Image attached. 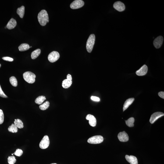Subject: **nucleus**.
<instances>
[{
  "label": "nucleus",
  "instance_id": "nucleus-1",
  "mask_svg": "<svg viewBox=\"0 0 164 164\" xmlns=\"http://www.w3.org/2000/svg\"><path fill=\"white\" fill-rule=\"evenodd\" d=\"M38 22L41 26H44L49 22L48 15L46 11L42 10L39 12L37 16Z\"/></svg>",
  "mask_w": 164,
  "mask_h": 164
},
{
  "label": "nucleus",
  "instance_id": "nucleus-2",
  "mask_svg": "<svg viewBox=\"0 0 164 164\" xmlns=\"http://www.w3.org/2000/svg\"><path fill=\"white\" fill-rule=\"evenodd\" d=\"M95 36L94 34L90 35L86 43V48L88 53H91L92 51L95 43Z\"/></svg>",
  "mask_w": 164,
  "mask_h": 164
},
{
  "label": "nucleus",
  "instance_id": "nucleus-3",
  "mask_svg": "<svg viewBox=\"0 0 164 164\" xmlns=\"http://www.w3.org/2000/svg\"><path fill=\"white\" fill-rule=\"evenodd\" d=\"M23 76L24 80L29 83L33 84L35 81L36 75L31 72H25Z\"/></svg>",
  "mask_w": 164,
  "mask_h": 164
},
{
  "label": "nucleus",
  "instance_id": "nucleus-4",
  "mask_svg": "<svg viewBox=\"0 0 164 164\" xmlns=\"http://www.w3.org/2000/svg\"><path fill=\"white\" fill-rule=\"evenodd\" d=\"M103 140V137L102 136H95L89 138L87 140V142L90 144H99L102 142Z\"/></svg>",
  "mask_w": 164,
  "mask_h": 164
},
{
  "label": "nucleus",
  "instance_id": "nucleus-5",
  "mask_svg": "<svg viewBox=\"0 0 164 164\" xmlns=\"http://www.w3.org/2000/svg\"><path fill=\"white\" fill-rule=\"evenodd\" d=\"M50 140L48 136H44L42 140L39 144L40 148L41 149H44L47 148L49 146Z\"/></svg>",
  "mask_w": 164,
  "mask_h": 164
},
{
  "label": "nucleus",
  "instance_id": "nucleus-6",
  "mask_svg": "<svg viewBox=\"0 0 164 164\" xmlns=\"http://www.w3.org/2000/svg\"><path fill=\"white\" fill-rule=\"evenodd\" d=\"M59 58L60 55L59 53L56 51H53L49 55L48 59L50 62L54 63L57 61Z\"/></svg>",
  "mask_w": 164,
  "mask_h": 164
},
{
  "label": "nucleus",
  "instance_id": "nucleus-7",
  "mask_svg": "<svg viewBox=\"0 0 164 164\" xmlns=\"http://www.w3.org/2000/svg\"><path fill=\"white\" fill-rule=\"evenodd\" d=\"M73 83L71 75L68 74L67 76V79L64 80L62 83V86L64 88H68L70 87Z\"/></svg>",
  "mask_w": 164,
  "mask_h": 164
},
{
  "label": "nucleus",
  "instance_id": "nucleus-8",
  "mask_svg": "<svg viewBox=\"0 0 164 164\" xmlns=\"http://www.w3.org/2000/svg\"><path fill=\"white\" fill-rule=\"evenodd\" d=\"M84 5V1L82 0H76L71 4L70 6L73 9H77L82 7Z\"/></svg>",
  "mask_w": 164,
  "mask_h": 164
},
{
  "label": "nucleus",
  "instance_id": "nucleus-9",
  "mask_svg": "<svg viewBox=\"0 0 164 164\" xmlns=\"http://www.w3.org/2000/svg\"><path fill=\"white\" fill-rule=\"evenodd\" d=\"M164 114L161 112H157L153 114L150 118V122L151 124L154 123L157 119L164 116Z\"/></svg>",
  "mask_w": 164,
  "mask_h": 164
},
{
  "label": "nucleus",
  "instance_id": "nucleus-10",
  "mask_svg": "<svg viewBox=\"0 0 164 164\" xmlns=\"http://www.w3.org/2000/svg\"><path fill=\"white\" fill-rule=\"evenodd\" d=\"M113 7L119 12H122L125 10V6L124 4L120 1H117L114 3Z\"/></svg>",
  "mask_w": 164,
  "mask_h": 164
},
{
  "label": "nucleus",
  "instance_id": "nucleus-11",
  "mask_svg": "<svg viewBox=\"0 0 164 164\" xmlns=\"http://www.w3.org/2000/svg\"><path fill=\"white\" fill-rule=\"evenodd\" d=\"M118 137L119 141L122 142H126L129 140V136L125 131L119 133L118 134Z\"/></svg>",
  "mask_w": 164,
  "mask_h": 164
},
{
  "label": "nucleus",
  "instance_id": "nucleus-12",
  "mask_svg": "<svg viewBox=\"0 0 164 164\" xmlns=\"http://www.w3.org/2000/svg\"><path fill=\"white\" fill-rule=\"evenodd\" d=\"M163 41V38L162 36H159L157 37L154 41V46L157 49L160 48L162 46Z\"/></svg>",
  "mask_w": 164,
  "mask_h": 164
},
{
  "label": "nucleus",
  "instance_id": "nucleus-13",
  "mask_svg": "<svg viewBox=\"0 0 164 164\" xmlns=\"http://www.w3.org/2000/svg\"><path fill=\"white\" fill-rule=\"evenodd\" d=\"M87 120H89V123L90 125L94 127L96 125V119L92 115L88 114L86 117Z\"/></svg>",
  "mask_w": 164,
  "mask_h": 164
},
{
  "label": "nucleus",
  "instance_id": "nucleus-14",
  "mask_svg": "<svg viewBox=\"0 0 164 164\" xmlns=\"http://www.w3.org/2000/svg\"><path fill=\"white\" fill-rule=\"evenodd\" d=\"M148 71V67L146 65H144L136 72V74L138 76H144Z\"/></svg>",
  "mask_w": 164,
  "mask_h": 164
},
{
  "label": "nucleus",
  "instance_id": "nucleus-15",
  "mask_svg": "<svg viewBox=\"0 0 164 164\" xmlns=\"http://www.w3.org/2000/svg\"><path fill=\"white\" fill-rule=\"evenodd\" d=\"M125 158L126 161L130 164H138L137 158L135 156L133 155L129 156L128 155H126Z\"/></svg>",
  "mask_w": 164,
  "mask_h": 164
},
{
  "label": "nucleus",
  "instance_id": "nucleus-16",
  "mask_svg": "<svg viewBox=\"0 0 164 164\" xmlns=\"http://www.w3.org/2000/svg\"><path fill=\"white\" fill-rule=\"evenodd\" d=\"M16 24L17 23L16 20L13 18H11L7 24V28L9 30L14 29L16 27Z\"/></svg>",
  "mask_w": 164,
  "mask_h": 164
},
{
  "label": "nucleus",
  "instance_id": "nucleus-17",
  "mask_svg": "<svg viewBox=\"0 0 164 164\" xmlns=\"http://www.w3.org/2000/svg\"><path fill=\"white\" fill-rule=\"evenodd\" d=\"M134 98H130L126 100L123 105V111H124L127 109L133 103L134 100Z\"/></svg>",
  "mask_w": 164,
  "mask_h": 164
},
{
  "label": "nucleus",
  "instance_id": "nucleus-18",
  "mask_svg": "<svg viewBox=\"0 0 164 164\" xmlns=\"http://www.w3.org/2000/svg\"><path fill=\"white\" fill-rule=\"evenodd\" d=\"M25 13V7L22 6L20 8H18L17 10V13L19 15L21 18H22L24 16Z\"/></svg>",
  "mask_w": 164,
  "mask_h": 164
},
{
  "label": "nucleus",
  "instance_id": "nucleus-19",
  "mask_svg": "<svg viewBox=\"0 0 164 164\" xmlns=\"http://www.w3.org/2000/svg\"><path fill=\"white\" fill-rule=\"evenodd\" d=\"M41 50L39 49H38L33 51L31 54V58L32 59H36L41 54Z\"/></svg>",
  "mask_w": 164,
  "mask_h": 164
},
{
  "label": "nucleus",
  "instance_id": "nucleus-20",
  "mask_svg": "<svg viewBox=\"0 0 164 164\" xmlns=\"http://www.w3.org/2000/svg\"><path fill=\"white\" fill-rule=\"evenodd\" d=\"M30 48V46L27 44H22L18 47L19 50L21 51H27Z\"/></svg>",
  "mask_w": 164,
  "mask_h": 164
},
{
  "label": "nucleus",
  "instance_id": "nucleus-21",
  "mask_svg": "<svg viewBox=\"0 0 164 164\" xmlns=\"http://www.w3.org/2000/svg\"><path fill=\"white\" fill-rule=\"evenodd\" d=\"M14 124L18 128L22 129L24 127L22 121L19 119H15Z\"/></svg>",
  "mask_w": 164,
  "mask_h": 164
},
{
  "label": "nucleus",
  "instance_id": "nucleus-22",
  "mask_svg": "<svg viewBox=\"0 0 164 164\" xmlns=\"http://www.w3.org/2000/svg\"><path fill=\"white\" fill-rule=\"evenodd\" d=\"M135 119L133 117H131L125 121L126 124L129 127H133L134 126V123Z\"/></svg>",
  "mask_w": 164,
  "mask_h": 164
},
{
  "label": "nucleus",
  "instance_id": "nucleus-23",
  "mask_svg": "<svg viewBox=\"0 0 164 164\" xmlns=\"http://www.w3.org/2000/svg\"><path fill=\"white\" fill-rule=\"evenodd\" d=\"M46 99V97L44 96H41L37 97L35 100V102L36 103L40 105L43 103V102Z\"/></svg>",
  "mask_w": 164,
  "mask_h": 164
},
{
  "label": "nucleus",
  "instance_id": "nucleus-24",
  "mask_svg": "<svg viewBox=\"0 0 164 164\" xmlns=\"http://www.w3.org/2000/svg\"><path fill=\"white\" fill-rule=\"evenodd\" d=\"M8 131L12 133H16L18 132V128L14 124H12L8 128Z\"/></svg>",
  "mask_w": 164,
  "mask_h": 164
},
{
  "label": "nucleus",
  "instance_id": "nucleus-25",
  "mask_svg": "<svg viewBox=\"0 0 164 164\" xmlns=\"http://www.w3.org/2000/svg\"><path fill=\"white\" fill-rule=\"evenodd\" d=\"M50 105V103L48 101H47L44 103L41 104L39 106L40 109L42 110H45L48 109Z\"/></svg>",
  "mask_w": 164,
  "mask_h": 164
},
{
  "label": "nucleus",
  "instance_id": "nucleus-26",
  "mask_svg": "<svg viewBox=\"0 0 164 164\" xmlns=\"http://www.w3.org/2000/svg\"><path fill=\"white\" fill-rule=\"evenodd\" d=\"M9 82L10 84L13 86L16 87L17 86V80L14 76H12L10 78Z\"/></svg>",
  "mask_w": 164,
  "mask_h": 164
},
{
  "label": "nucleus",
  "instance_id": "nucleus-27",
  "mask_svg": "<svg viewBox=\"0 0 164 164\" xmlns=\"http://www.w3.org/2000/svg\"><path fill=\"white\" fill-rule=\"evenodd\" d=\"M16 161V159L14 156H10L8 157V162L9 164H14Z\"/></svg>",
  "mask_w": 164,
  "mask_h": 164
},
{
  "label": "nucleus",
  "instance_id": "nucleus-28",
  "mask_svg": "<svg viewBox=\"0 0 164 164\" xmlns=\"http://www.w3.org/2000/svg\"><path fill=\"white\" fill-rule=\"evenodd\" d=\"M23 151L21 149H16V151L13 154L16 156L18 157H20L23 154Z\"/></svg>",
  "mask_w": 164,
  "mask_h": 164
},
{
  "label": "nucleus",
  "instance_id": "nucleus-29",
  "mask_svg": "<svg viewBox=\"0 0 164 164\" xmlns=\"http://www.w3.org/2000/svg\"><path fill=\"white\" fill-rule=\"evenodd\" d=\"M4 120V115L2 110L0 109V124L3 123Z\"/></svg>",
  "mask_w": 164,
  "mask_h": 164
},
{
  "label": "nucleus",
  "instance_id": "nucleus-30",
  "mask_svg": "<svg viewBox=\"0 0 164 164\" xmlns=\"http://www.w3.org/2000/svg\"><path fill=\"white\" fill-rule=\"evenodd\" d=\"M0 96L3 98H7V96L5 95L3 91H2L0 85Z\"/></svg>",
  "mask_w": 164,
  "mask_h": 164
},
{
  "label": "nucleus",
  "instance_id": "nucleus-31",
  "mask_svg": "<svg viewBox=\"0 0 164 164\" xmlns=\"http://www.w3.org/2000/svg\"><path fill=\"white\" fill-rule=\"evenodd\" d=\"M2 59L4 60L9 61L10 62H12L13 61V58L9 57H4L2 58Z\"/></svg>",
  "mask_w": 164,
  "mask_h": 164
},
{
  "label": "nucleus",
  "instance_id": "nucleus-32",
  "mask_svg": "<svg viewBox=\"0 0 164 164\" xmlns=\"http://www.w3.org/2000/svg\"><path fill=\"white\" fill-rule=\"evenodd\" d=\"M91 98L92 100L94 101H100L99 98L96 96H92Z\"/></svg>",
  "mask_w": 164,
  "mask_h": 164
},
{
  "label": "nucleus",
  "instance_id": "nucleus-33",
  "mask_svg": "<svg viewBox=\"0 0 164 164\" xmlns=\"http://www.w3.org/2000/svg\"><path fill=\"white\" fill-rule=\"evenodd\" d=\"M158 95L161 98H164V91H160L158 93Z\"/></svg>",
  "mask_w": 164,
  "mask_h": 164
},
{
  "label": "nucleus",
  "instance_id": "nucleus-34",
  "mask_svg": "<svg viewBox=\"0 0 164 164\" xmlns=\"http://www.w3.org/2000/svg\"><path fill=\"white\" fill-rule=\"evenodd\" d=\"M57 164L56 163H53V164Z\"/></svg>",
  "mask_w": 164,
  "mask_h": 164
},
{
  "label": "nucleus",
  "instance_id": "nucleus-35",
  "mask_svg": "<svg viewBox=\"0 0 164 164\" xmlns=\"http://www.w3.org/2000/svg\"><path fill=\"white\" fill-rule=\"evenodd\" d=\"M6 28H7L6 26V27H5V28L6 29Z\"/></svg>",
  "mask_w": 164,
  "mask_h": 164
},
{
  "label": "nucleus",
  "instance_id": "nucleus-36",
  "mask_svg": "<svg viewBox=\"0 0 164 164\" xmlns=\"http://www.w3.org/2000/svg\"><path fill=\"white\" fill-rule=\"evenodd\" d=\"M1 67V65L0 64V68Z\"/></svg>",
  "mask_w": 164,
  "mask_h": 164
},
{
  "label": "nucleus",
  "instance_id": "nucleus-37",
  "mask_svg": "<svg viewBox=\"0 0 164 164\" xmlns=\"http://www.w3.org/2000/svg\"><path fill=\"white\" fill-rule=\"evenodd\" d=\"M32 47L31 46V47H30V48H32Z\"/></svg>",
  "mask_w": 164,
  "mask_h": 164
},
{
  "label": "nucleus",
  "instance_id": "nucleus-38",
  "mask_svg": "<svg viewBox=\"0 0 164 164\" xmlns=\"http://www.w3.org/2000/svg\"><path fill=\"white\" fill-rule=\"evenodd\" d=\"M12 155H13V154H12Z\"/></svg>",
  "mask_w": 164,
  "mask_h": 164
}]
</instances>
